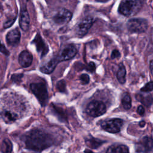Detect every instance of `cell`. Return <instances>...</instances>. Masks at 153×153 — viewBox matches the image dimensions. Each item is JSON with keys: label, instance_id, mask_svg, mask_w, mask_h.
I'll use <instances>...</instances> for the list:
<instances>
[{"label": "cell", "instance_id": "6da1fadb", "mask_svg": "<svg viewBox=\"0 0 153 153\" xmlns=\"http://www.w3.org/2000/svg\"><path fill=\"white\" fill-rule=\"evenodd\" d=\"M26 148L35 151H41L51 146L54 143L52 135L40 129H33L24 136Z\"/></svg>", "mask_w": 153, "mask_h": 153}, {"label": "cell", "instance_id": "7a4b0ae2", "mask_svg": "<svg viewBox=\"0 0 153 153\" xmlns=\"http://www.w3.org/2000/svg\"><path fill=\"white\" fill-rule=\"evenodd\" d=\"M142 1H122L118 7V12L126 17L136 14L143 5Z\"/></svg>", "mask_w": 153, "mask_h": 153}, {"label": "cell", "instance_id": "3957f363", "mask_svg": "<svg viewBox=\"0 0 153 153\" xmlns=\"http://www.w3.org/2000/svg\"><path fill=\"white\" fill-rule=\"evenodd\" d=\"M30 88L41 105L45 106L48 102V93L45 84L42 82L32 83Z\"/></svg>", "mask_w": 153, "mask_h": 153}, {"label": "cell", "instance_id": "277c9868", "mask_svg": "<svg viewBox=\"0 0 153 153\" xmlns=\"http://www.w3.org/2000/svg\"><path fill=\"white\" fill-rule=\"evenodd\" d=\"M148 27L147 20L143 18H132L127 22V27L131 33H140L145 32Z\"/></svg>", "mask_w": 153, "mask_h": 153}, {"label": "cell", "instance_id": "5b68a950", "mask_svg": "<svg viewBox=\"0 0 153 153\" xmlns=\"http://www.w3.org/2000/svg\"><path fill=\"white\" fill-rule=\"evenodd\" d=\"M100 125L105 131L111 133H117L120 131L123 125V120L117 118L108 119L101 121Z\"/></svg>", "mask_w": 153, "mask_h": 153}, {"label": "cell", "instance_id": "8992f818", "mask_svg": "<svg viewBox=\"0 0 153 153\" xmlns=\"http://www.w3.org/2000/svg\"><path fill=\"white\" fill-rule=\"evenodd\" d=\"M85 111L88 115L92 117H97L106 112V108L103 102L93 100L87 105Z\"/></svg>", "mask_w": 153, "mask_h": 153}, {"label": "cell", "instance_id": "52a82bcc", "mask_svg": "<svg viewBox=\"0 0 153 153\" xmlns=\"http://www.w3.org/2000/svg\"><path fill=\"white\" fill-rule=\"evenodd\" d=\"M94 20L91 17H87L80 22L76 27V33L78 36L82 37L85 35L93 25Z\"/></svg>", "mask_w": 153, "mask_h": 153}, {"label": "cell", "instance_id": "ba28073f", "mask_svg": "<svg viewBox=\"0 0 153 153\" xmlns=\"http://www.w3.org/2000/svg\"><path fill=\"white\" fill-rule=\"evenodd\" d=\"M32 43L35 45L36 51L39 54L41 58L45 56L48 53L49 51L48 46L45 42L39 33H37L34 39L32 41Z\"/></svg>", "mask_w": 153, "mask_h": 153}, {"label": "cell", "instance_id": "9c48e42d", "mask_svg": "<svg viewBox=\"0 0 153 153\" xmlns=\"http://www.w3.org/2000/svg\"><path fill=\"white\" fill-rule=\"evenodd\" d=\"M152 139L151 137L145 136L140 140L136 145L137 152H152Z\"/></svg>", "mask_w": 153, "mask_h": 153}, {"label": "cell", "instance_id": "30bf717a", "mask_svg": "<svg viewBox=\"0 0 153 153\" xmlns=\"http://www.w3.org/2000/svg\"><path fill=\"white\" fill-rule=\"evenodd\" d=\"M72 17V13L66 9H60L53 17V21L58 25H64L68 23Z\"/></svg>", "mask_w": 153, "mask_h": 153}, {"label": "cell", "instance_id": "8fae6325", "mask_svg": "<svg viewBox=\"0 0 153 153\" xmlns=\"http://www.w3.org/2000/svg\"><path fill=\"white\" fill-rule=\"evenodd\" d=\"M77 53V50L76 47L71 44L67 45L64 48L60 54L57 56V58L59 62L62 61H66L72 59Z\"/></svg>", "mask_w": 153, "mask_h": 153}, {"label": "cell", "instance_id": "7c38bea8", "mask_svg": "<svg viewBox=\"0 0 153 153\" xmlns=\"http://www.w3.org/2000/svg\"><path fill=\"white\" fill-rule=\"evenodd\" d=\"M20 27L23 31H27L29 29L30 25V18L26 6L21 7L20 17H19Z\"/></svg>", "mask_w": 153, "mask_h": 153}, {"label": "cell", "instance_id": "4fadbf2b", "mask_svg": "<svg viewBox=\"0 0 153 153\" xmlns=\"http://www.w3.org/2000/svg\"><path fill=\"white\" fill-rule=\"evenodd\" d=\"M19 63L22 67L27 68L29 67L33 61L32 54L27 50H24L20 53L19 56Z\"/></svg>", "mask_w": 153, "mask_h": 153}, {"label": "cell", "instance_id": "5bb4252c", "mask_svg": "<svg viewBox=\"0 0 153 153\" xmlns=\"http://www.w3.org/2000/svg\"><path fill=\"white\" fill-rule=\"evenodd\" d=\"M20 32L17 28L9 31L6 36V41L7 43L11 46L17 45L20 39Z\"/></svg>", "mask_w": 153, "mask_h": 153}, {"label": "cell", "instance_id": "9a60e30c", "mask_svg": "<svg viewBox=\"0 0 153 153\" xmlns=\"http://www.w3.org/2000/svg\"><path fill=\"white\" fill-rule=\"evenodd\" d=\"M60 63L57 58V57H54L51 58L49 61L46 62L45 64L42 65L39 70L41 71V72L46 74H51V72H53L56 67L57 66V64Z\"/></svg>", "mask_w": 153, "mask_h": 153}, {"label": "cell", "instance_id": "2e32d148", "mask_svg": "<svg viewBox=\"0 0 153 153\" xmlns=\"http://www.w3.org/2000/svg\"><path fill=\"white\" fill-rule=\"evenodd\" d=\"M0 115L3 120L7 123L14 122L19 117V115L11 110L4 109L0 112Z\"/></svg>", "mask_w": 153, "mask_h": 153}, {"label": "cell", "instance_id": "e0dca14e", "mask_svg": "<svg viewBox=\"0 0 153 153\" xmlns=\"http://www.w3.org/2000/svg\"><path fill=\"white\" fill-rule=\"evenodd\" d=\"M106 153H129V150L124 145H112L108 148Z\"/></svg>", "mask_w": 153, "mask_h": 153}, {"label": "cell", "instance_id": "ac0fdd59", "mask_svg": "<svg viewBox=\"0 0 153 153\" xmlns=\"http://www.w3.org/2000/svg\"><path fill=\"white\" fill-rule=\"evenodd\" d=\"M105 142V140H102L97 138L93 137L91 136H89L85 139L86 145L91 149H96L99 148L100 146H101Z\"/></svg>", "mask_w": 153, "mask_h": 153}, {"label": "cell", "instance_id": "d6986e66", "mask_svg": "<svg viewBox=\"0 0 153 153\" xmlns=\"http://www.w3.org/2000/svg\"><path fill=\"white\" fill-rule=\"evenodd\" d=\"M126 70L124 65L123 63H121L119 66L118 70L117 72V78L118 82L123 84L126 82Z\"/></svg>", "mask_w": 153, "mask_h": 153}, {"label": "cell", "instance_id": "ffe728a7", "mask_svg": "<svg viewBox=\"0 0 153 153\" xmlns=\"http://www.w3.org/2000/svg\"><path fill=\"white\" fill-rule=\"evenodd\" d=\"M121 102L124 108L126 110H128L131 107V98L128 93H124L122 96Z\"/></svg>", "mask_w": 153, "mask_h": 153}, {"label": "cell", "instance_id": "44dd1931", "mask_svg": "<svg viewBox=\"0 0 153 153\" xmlns=\"http://www.w3.org/2000/svg\"><path fill=\"white\" fill-rule=\"evenodd\" d=\"M1 150L2 153H11L13 150V145L8 139H5L2 144Z\"/></svg>", "mask_w": 153, "mask_h": 153}, {"label": "cell", "instance_id": "7402d4cb", "mask_svg": "<svg viewBox=\"0 0 153 153\" xmlns=\"http://www.w3.org/2000/svg\"><path fill=\"white\" fill-rule=\"evenodd\" d=\"M56 87L59 91L62 92V93H65L66 91V82H65V80L62 79V80L59 81L57 83Z\"/></svg>", "mask_w": 153, "mask_h": 153}, {"label": "cell", "instance_id": "603a6c76", "mask_svg": "<svg viewBox=\"0 0 153 153\" xmlns=\"http://www.w3.org/2000/svg\"><path fill=\"white\" fill-rule=\"evenodd\" d=\"M153 89V82L152 81H149L147 82L143 87L140 88V91L142 92H151Z\"/></svg>", "mask_w": 153, "mask_h": 153}, {"label": "cell", "instance_id": "cb8c5ba5", "mask_svg": "<svg viewBox=\"0 0 153 153\" xmlns=\"http://www.w3.org/2000/svg\"><path fill=\"white\" fill-rule=\"evenodd\" d=\"M79 79L81 81V83L83 85L87 84L90 81V76L86 74H82L79 76Z\"/></svg>", "mask_w": 153, "mask_h": 153}, {"label": "cell", "instance_id": "d4e9b609", "mask_svg": "<svg viewBox=\"0 0 153 153\" xmlns=\"http://www.w3.org/2000/svg\"><path fill=\"white\" fill-rule=\"evenodd\" d=\"M85 69L89 72H93L96 69V65L94 62H90L85 68Z\"/></svg>", "mask_w": 153, "mask_h": 153}, {"label": "cell", "instance_id": "484cf974", "mask_svg": "<svg viewBox=\"0 0 153 153\" xmlns=\"http://www.w3.org/2000/svg\"><path fill=\"white\" fill-rule=\"evenodd\" d=\"M0 52L3 53L5 56H9L10 54L9 51L6 48L4 44H2L1 41H0Z\"/></svg>", "mask_w": 153, "mask_h": 153}, {"label": "cell", "instance_id": "4316f807", "mask_svg": "<svg viewBox=\"0 0 153 153\" xmlns=\"http://www.w3.org/2000/svg\"><path fill=\"white\" fill-rule=\"evenodd\" d=\"M16 17H14L13 19H8V20H7L4 24V28H7V27H10L11 25H13V24L14 23V22H15L16 20Z\"/></svg>", "mask_w": 153, "mask_h": 153}, {"label": "cell", "instance_id": "83f0119b", "mask_svg": "<svg viewBox=\"0 0 153 153\" xmlns=\"http://www.w3.org/2000/svg\"><path fill=\"white\" fill-rule=\"evenodd\" d=\"M120 56H121V54H120V51L118 50L115 49L112 51V53H111V57L112 59H115V58H118Z\"/></svg>", "mask_w": 153, "mask_h": 153}, {"label": "cell", "instance_id": "f1b7e54d", "mask_svg": "<svg viewBox=\"0 0 153 153\" xmlns=\"http://www.w3.org/2000/svg\"><path fill=\"white\" fill-rule=\"evenodd\" d=\"M137 112L140 116H143L145 114V109L142 105H139L137 108Z\"/></svg>", "mask_w": 153, "mask_h": 153}, {"label": "cell", "instance_id": "f546056e", "mask_svg": "<svg viewBox=\"0 0 153 153\" xmlns=\"http://www.w3.org/2000/svg\"><path fill=\"white\" fill-rule=\"evenodd\" d=\"M23 75L22 74H15L13 75L11 77V79L14 81V82H17L20 81L21 78H22Z\"/></svg>", "mask_w": 153, "mask_h": 153}, {"label": "cell", "instance_id": "4dcf8cb0", "mask_svg": "<svg viewBox=\"0 0 153 153\" xmlns=\"http://www.w3.org/2000/svg\"><path fill=\"white\" fill-rule=\"evenodd\" d=\"M153 62H152V60H151L149 62V69H150V71L151 73L152 74V68H153Z\"/></svg>", "mask_w": 153, "mask_h": 153}, {"label": "cell", "instance_id": "1f68e13d", "mask_svg": "<svg viewBox=\"0 0 153 153\" xmlns=\"http://www.w3.org/2000/svg\"><path fill=\"white\" fill-rule=\"evenodd\" d=\"M139 125L140 127H144L145 125V122L144 121H141L139 123Z\"/></svg>", "mask_w": 153, "mask_h": 153}, {"label": "cell", "instance_id": "d6a6232c", "mask_svg": "<svg viewBox=\"0 0 153 153\" xmlns=\"http://www.w3.org/2000/svg\"><path fill=\"white\" fill-rule=\"evenodd\" d=\"M84 153H94V152H93L92 151H91V150H89V149H85V151H84Z\"/></svg>", "mask_w": 153, "mask_h": 153}, {"label": "cell", "instance_id": "836d02e7", "mask_svg": "<svg viewBox=\"0 0 153 153\" xmlns=\"http://www.w3.org/2000/svg\"><path fill=\"white\" fill-rule=\"evenodd\" d=\"M96 2H108L109 1H96Z\"/></svg>", "mask_w": 153, "mask_h": 153}, {"label": "cell", "instance_id": "e575fe53", "mask_svg": "<svg viewBox=\"0 0 153 153\" xmlns=\"http://www.w3.org/2000/svg\"><path fill=\"white\" fill-rule=\"evenodd\" d=\"M142 153H152V152H142Z\"/></svg>", "mask_w": 153, "mask_h": 153}]
</instances>
